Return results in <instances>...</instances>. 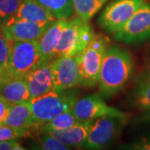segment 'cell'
Segmentation results:
<instances>
[{
	"label": "cell",
	"instance_id": "1",
	"mask_svg": "<svg viewBox=\"0 0 150 150\" xmlns=\"http://www.w3.org/2000/svg\"><path fill=\"white\" fill-rule=\"evenodd\" d=\"M133 69V59L128 50L118 46L107 48L98 78L103 94L112 97L121 91L129 82Z\"/></svg>",
	"mask_w": 150,
	"mask_h": 150
},
{
	"label": "cell",
	"instance_id": "2",
	"mask_svg": "<svg viewBox=\"0 0 150 150\" xmlns=\"http://www.w3.org/2000/svg\"><path fill=\"white\" fill-rule=\"evenodd\" d=\"M76 100V94L69 90H52L32 98L29 104L34 127H43L61 112L72 108Z\"/></svg>",
	"mask_w": 150,
	"mask_h": 150
},
{
	"label": "cell",
	"instance_id": "3",
	"mask_svg": "<svg viewBox=\"0 0 150 150\" xmlns=\"http://www.w3.org/2000/svg\"><path fill=\"white\" fill-rule=\"evenodd\" d=\"M8 40L9 59L7 72L10 78H25L44 61L38 41Z\"/></svg>",
	"mask_w": 150,
	"mask_h": 150
},
{
	"label": "cell",
	"instance_id": "4",
	"mask_svg": "<svg viewBox=\"0 0 150 150\" xmlns=\"http://www.w3.org/2000/svg\"><path fill=\"white\" fill-rule=\"evenodd\" d=\"M94 33L88 22L75 17L68 21L56 48L54 59L64 56L80 54L90 43Z\"/></svg>",
	"mask_w": 150,
	"mask_h": 150
},
{
	"label": "cell",
	"instance_id": "5",
	"mask_svg": "<svg viewBox=\"0 0 150 150\" xmlns=\"http://www.w3.org/2000/svg\"><path fill=\"white\" fill-rule=\"evenodd\" d=\"M108 40L95 35L79 55L80 85L93 87L98 83L103 59L107 50Z\"/></svg>",
	"mask_w": 150,
	"mask_h": 150
},
{
	"label": "cell",
	"instance_id": "6",
	"mask_svg": "<svg viewBox=\"0 0 150 150\" xmlns=\"http://www.w3.org/2000/svg\"><path fill=\"white\" fill-rule=\"evenodd\" d=\"M126 121L127 115L123 112L95 119L83 147L89 149H99L106 147L119 134Z\"/></svg>",
	"mask_w": 150,
	"mask_h": 150
},
{
	"label": "cell",
	"instance_id": "7",
	"mask_svg": "<svg viewBox=\"0 0 150 150\" xmlns=\"http://www.w3.org/2000/svg\"><path fill=\"white\" fill-rule=\"evenodd\" d=\"M144 0H113L103 11L99 24L108 32L115 33L129 21Z\"/></svg>",
	"mask_w": 150,
	"mask_h": 150
},
{
	"label": "cell",
	"instance_id": "8",
	"mask_svg": "<svg viewBox=\"0 0 150 150\" xmlns=\"http://www.w3.org/2000/svg\"><path fill=\"white\" fill-rule=\"evenodd\" d=\"M115 38L124 43H139L150 38V4L144 3L118 32Z\"/></svg>",
	"mask_w": 150,
	"mask_h": 150
},
{
	"label": "cell",
	"instance_id": "9",
	"mask_svg": "<svg viewBox=\"0 0 150 150\" xmlns=\"http://www.w3.org/2000/svg\"><path fill=\"white\" fill-rule=\"evenodd\" d=\"M79 55L64 56L53 60L54 90H69L80 85Z\"/></svg>",
	"mask_w": 150,
	"mask_h": 150
},
{
	"label": "cell",
	"instance_id": "10",
	"mask_svg": "<svg viewBox=\"0 0 150 150\" xmlns=\"http://www.w3.org/2000/svg\"><path fill=\"white\" fill-rule=\"evenodd\" d=\"M79 122L91 121L109 114H116L122 111L110 107L99 95L93 94L77 99L72 108Z\"/></svg>",
	"mask_w": 150,
	"mask_h": 150
},
{
	"label": "cell",
	"instance_id": "11",
	"mask_svg": "<svg viewBox=\"0 0 150 150\" xmlns=\"http://www.w3.org/2000/svg\"><path fill=\"white\" fill-rule=\"evenodd\" d=\"M49 25L13 18L1 24L6 38L16 41H38Z\"/></svg>",
	"mask_w": 150,
	"mask_h": 150
},
{
	"label": "cell",
	"instance_id": "12",
	"mask_svg": "<svg viewBox=\"0 0 150 150\" xmlns=\"http://www.w3.org/2000/svg\"><path fill=\"white\" fill-rule=\"evenodd\" d=\"M52 66L53 60L43 61L25 76L32 98L54 90Z\"/></svg>",
	"mask_w": 150,
	"mask_h": 150
},
{
	"label": "cell",
	"instance_id": "13",
	"mask_svg": "<svg viewBox=\"0 0 150 150\" xmlns=\"http://www.w3.org/2000/svg\"><path fill=\"white\" fill-rule=\"evenodd\" d=\"M10 18L42 24H51L57 20L47 8L39 4L36 0H22L17 12Z\"/></svg>",
	"mask_w": 150,
	"mask_h": 150
},
{
	"label": "cell",
	"instance_id": "14",
	"mask_svg": "<svg viewBox=\"0 0 150 150\" xmlns=\"http://www.w3.org/2000/svg\"><path fill=\"white\" fill-rule=\"evenodd\" d=\"M67 23L68 20H55L46 28L42 36L38 40V47L44 61L54 60L56 48Z\"/></svg>",
	"mask_w": 150,
	"mask_h": 150
},
{
	"label": "cell",
	"instance_id": "15",
	"mask_svg": "<svg viewBox=\"0 0 150 150\" xmlns=\"http://www.w3.org/2000/svg\"><path fill=\"white\" fill-rule=\"evenodd\" d=\"M94 120L78 122L74 125L63 130L46 131L69 147L84 146Z\"/></svg>",
	"mask_w": 150,
	"mask_h": 150
},
{
	"label": "cell",
	"instance_id": "16",
	"mask_svg": "<svg viewBox=\"0 0 150 150\" xmlns=\"http://www.w3.org/2000/svg\"><path fill=\"white\" fill-rule=\"evenodd\" d=\"M0 95L11 105L28 102L32 98L25 78H9L3 86Z\"/></svg>",
	"mask_w": 150,
	"mask_h": 150
},
{
	"label": "cell",
	"instance_id": "17",
	"mask_svg": "<svg viewBox=\"0 0 150 150\" xmlns=\"http://www.w3.org/2000/svg\"><path fill=\"white\" fill-rule=\"evenodd\" d=\"M3 124L18 129L33 128L34 122L29 101L11 105L8 115Z\"/></svg>",
	"mask_w": 150,
	"mask_h": 150
},
{
	"label": "cell",
	"instance_id": "18",
	"mask_svg": "<svg viewBox=\"0 0 150 150\" xmlns=\"http://www.w3.org/2000/svg\"><path fill=\"white\" fill-rule=\"evenodd\" d=\"M132 102L139 110H150V71H148L137 79L132 93Z\"/></svg>",
	"mask_w": 150,
	"mask_h": 150
},
{
	"label": "cell",
	"instance_id": "19",
	"mask_svg": "<svg viewBox=\"0 0 150 150\" xmlns=\"http://www.w3.org/2000/svg\"><path fill=\"white\" fill-rule=\"evenodd\" d=\"M57 19L68 20L74 13L73 0H36Z\"/></svg>",
	"mask_w": 150,
	"mask_h": 150
},
{
	"label": "cell",
	"instance_id": "20",
	"mask_svg": "<svg viewBox=\"0 0 150 150\" xmlns=\"http://www.w3.org/2000/svg\"><path fill=\"white\" fill-rule=\"evenodd\" d=\"M108 0H73L76 16L88 22L101 9Z\"/></svg>",
	"mask_w": 150,
	"mask_h": 150
},
{
	"label": "cell",
	"instance_id": "21",
	"mask_svg": "<svg viewBox=\"0 0 150 150\" xmlns=\"http://www.w3.org/2000/svg\"><path fill=\"white\" fill-rule=\"evenodd\" d=\"M79 122L74 116L72 108L67 109L60 114L57 115L50 122L43 125V129L44 131L51 130H63L69 128Z\"/></svg>",
	"mask_w": 150,
	"mask_h": 150
},
{
	"label": "cell",
	"instance_id": "22",
	"mask_svg": "<svg viewBox=\"0 0 150 150\" xmlns=\"http://www.w3.org/2000/svg\"><path fill=\"white\" fill-rule=\"evenodd\" d=\"M30 134L31 132L29 129H18L6 124H0V141L18 139L27 137Z\"/></svg>",
	"mask_w": 150,
	"mask_h": 150
},
{
	"label": "cell",
	"instance_id": "23",
	"mask_svg": "<svg viewBox=\"0 0 150 150\" xmlns=\"http://www.w3.org/2000/svg\"><path fill=\"white\" fill-rule=\"evenodd\" d=\"M45 133L43 134L39 139V149L44 150H68L70 148L64 144L63 142L55 138L52 134L44 131Z\"/></svg>",
	"mask_w": 150,
	"mask_h": 150
},
{
	"label": "cell",
	"instance_id": "24",
	"mask_svg": "<svg viewBox=\"0 0 150 150\" xmlns=\"http://www.w3.org/2000/svg\"><path fill=\"white\" fill-rule=\"evenodd\" d=\"M22 0H0V24L13 16Z\"/></svg>",
	"mask_w": 150,
	"mask_h": 150
},
{
	"label": "cell",
	"instance_id": "25",
	"mask_svg": "<svg viewBox=\"0 0 150 150\" xmlns=\"http://www.w3.org/2000/svg\"><path fill=\"white\" fill-rule=\"evenodd\" d=\"M9 59V43L0 24V69H7Z\"/></svg>",
	"mask_w": 150,
	"mask_h": 150
},
{
	"label": "cell",
	"instance_id": "26",
	"mask_svg": "<svg viewBox=\"0 0 150 150\" xmlns=\"http://www.w3.org/2000/svg\"><path fill=\"white\" fill-rule=\"evenodd\" d=\"M24 149L18 139L0 141V150H22Z\"/></svg>",
	"mask_w": 150,
	"mask_h": 150
},
{
	"label": "cell",
	"instance_id": "27",
	"mask_svg": "<svg viewBox=\"0 0 150 150\" xmlns=\"http://www.w3.org/2000/svg\"><path fill=\"white\" fill-rule=\"evenodd\" d=\"M11 104L0 95V124H3L6 120L10 110Z\"/></svg>",
	"mask_w": 150,
	"mask_h": 150
},
{
	"label": "cell",
	"instance_id": "28",
	"mask_svg": "<svg viewBox=\"0 0 150 150\" xmlns=\"http://www.w3.org/2000/svg\"><path fill=\"white\" fill-rule=\"evenodd\" d=\"M10 77H9V75L7 72V69H0V91H1V89L3 88V86L4 85V83Z\"/></svg>",
	"mask_w": 150,
	"mask_h": 150
},
{
	"label": "cell",
	"instance_id": "29",
	"mask_svg": "<svg viewBox=\"0 0 150 150\" xmlns=\"http://www.w3.org/2000/svg\"><path fill=\"white\" fill-rule=\"evenodd\" d=\"M139 149H149L150 150V139L148 140V141H146L144 144H142L140 146Z\"/></svg>",
	"mask_w": 150,
	"mask_h": 150
},
{
	"label": "cell",
	"instance_id": "30",
	"mask_svg": "<svg viewBox=\"0 0 150 150\" xmlns=\"http://www.w3.org/2000/svg\"><path fill=\"white\" fill-rule=\"evenodd\" d=\"M144 119L146 120V121H149L150 122V110H148V111H147L146 114H145L144 117Z\"/></svg>",
	"mask_w": 150,
	"mask_h": 150
}]
</instances>
